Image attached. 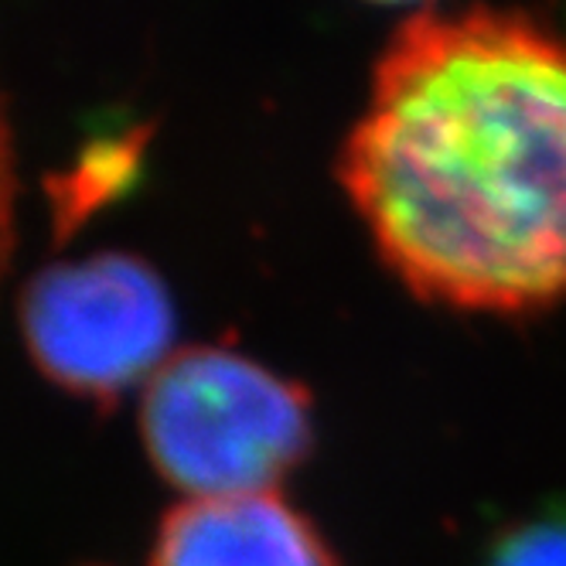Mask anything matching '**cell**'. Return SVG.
Instances as JSON below:
<instances>
[{
  "instance_id": "5b68a950",
  "label": "cell",
  "mask_w": 566,
  "mask_h": 566,
  "mask_svg": "<svg viewBox=\"0 0 566 566\" xmlns=\"http://www.w3.org/2000/svg\"><path fill=\"white\" fill-rule=\"evenodd\" d=\"M144 140L147 137L137 127L124 134H103L78 150L69 168L45 181L52 222L62 239L137 181Z\"/></svg>"
},
{
  "instance_id": "8992f818",
  "label": "cell",
  "mask_w": 566,
  "mask_h": 566,
  "mask_svg": "<svg viewBox=\"0 0 566 566\" xmlns=\"http://www.w3.org/2000/svg\"><path fill=\"white\" fill-rule=\"evenodd\" d=\"M481 566H566V495L509 522Z\"/></svg>"
},
{
  "instance_id": "3957f363",
  "label": "cell",
  "mask_w": 566,
  "mask_h": 566,
  "mask_svg": "<svg viewBox=\"0 0 566 566\" xmlns=\"http://www.w3.org/2000/svg\"><path fill=\"white\" fill-rule=\"evenodd\" d=\"M28 355L62 389L116 399L165 361L175 311L160 276L106 250L38 270L18 301Z\"/></svg>"
},
{
  "instance_id": "6da1fadb",
  "label": "cell",
  "mask_w": 566,
  "mask_h": 566,
  "mask_svg": "<svg viewBox=\"0 0 566 566\" xmlns=\"http://www.w3.org/2000/svg\"><path fill=\"white\" fill-rule=\"evenodd\" d=\"M338 178L420 297L512 314L566 297V28L413 11L376 59Z\"/></svg>"
},
{
  "instance_id": "7a4b0ae2",
  "label": "cell",
  "mask_w": 566,
  "mask_h": 566,
  "mask_svg": "<svg viewBox=\"0 0 566 566\" xmlns=\"http://www.w3.org/2000/svg\"><path fill=\"white\" fill-rule=\"evenodd\" d=\"M140 437L188 499L273 492L311 448V399L247 355L178 348L144 386Z\"/></svg>"
},
{
  "instance_id": "277c9868",
  "label": "cell",
  "mask_w": 566,
  "mask_h": 566,
  "mask_svg": "<svg viewBox=\"0 0 566 566\" xmlns=\"http://www.w3.org/2000/svg\"><path fill=\"white\" fill-rule=\"evenodd\" d=\"M150 566H338V559L276 492H242L185 499L168 509Z\"/></svg>"
}]
</instances>
